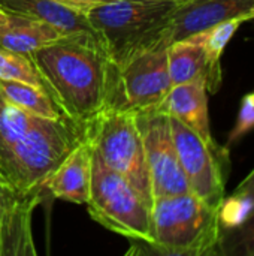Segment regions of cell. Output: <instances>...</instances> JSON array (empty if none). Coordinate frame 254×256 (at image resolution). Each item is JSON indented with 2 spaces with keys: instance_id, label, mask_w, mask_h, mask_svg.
Listing matches in <instances>:
<instances>
[{
  "instance_id": "6",
  "label": "cell",
  "mask_w": 254,
  "mask_h": 256,
  "mask_svg": "<svg viewBox=\"0 0 254 256\" xmlns=\"http://www.w3.org/2000/svg\"><path fill=\"white\" fill-rule=\"evenodd\" d=\"M88 130L94 153L105 165L127 178L151 208L154 198L136 112L109 106L90 122Z\"/></svg>"
},
{
  "instance_id": "14",
  "label": "cell",
  "mask_w": 254,
  "mask_h": 256,
  "mask_svg": "<svg viewBox=\"0 0 254 256\" xmlns=\"http://www.w3.org/2000/svg\"><path fill=\"white\" fill-rule=\"evenodd\" d=\"M168 68L172 86L183 84L199 76L207 81V90L211 80L207 50L204 45V32L175 40L168 46Z\"/></svg>"
},
{
  "instance_id": "16",
  "label": "cell",
  "mask_w": 254,
  "mask_h": 256,
  "mask_svg": "<svg viewBox=\"0 0 254 256\" xmlns=\"http://www.w3.org/2000/svg\"><path fill=\"white\" fill-rule=\"evenodd\" d=\"M0 8L9 14L45 21L63 34L91 30L85 14H79L54 0H0Z\"/></svg>"
},
{
  "instance_id": "13",
  "label": "cell",
  "mask_w": 254,
  "mask_h": 256,
  "mask_svg": "<svg viewBox=\"0 0 254 256\" xmlns=\"http://www.w3.org/2000/svg\"><path fill=\"white\" fill-rule=\"evenodd\" d=\"M157 110L178 118L181 123L196 132L207 144L217 146L210 129L208 90L204 76L172 86Z\"/></svg>"
},
{
  "instance_id": "25",
  "label": "cell",
  "mask_w": 254,
  "mask_h": 256,
  "mask_svg": "<svg viewBox=\"0 0 254 256\" xmlns=\"http://www.w3.org/2000/svg\"><path fill=\"white\" fill-rule=\"evenodd\" d=\"M7 21V12L0 8V27H3Z\"/></svg>"
},
{
  "instance_id": "11",
  "label": "cell",
  "mask_w": 254,
  "mask_h": 256,
  "mask_svg": "<svg viewBox=\"0 0 254 256\" xmlns=\"http://www.w3.org/2000/svg\"><path fill=\"white\" fill-rule=\"evenodd\" d=\"M247 15L254 20V0H190L181 3L165 28L169 44L208 30L214 24Z\"/></svg>"
},
{
  "instance_id": "19",
  "label": "cell",
  "mask_w": 254,
  "mask_h": 256,
  "mask_svg": "<svg viewBox=\"0 0 254 256\" xmlns=\"http://www.w3.org/2000/svg\"><path fill=\"white\" fill-rule=\"evenodd\" d=\"M220 255L254 256V212L237 228L222 231Z\"/></svg>"
},
{
  "instance_id": "5",
  "label": "cell",
  "mask_w": 254,
  "mask_h": 256,
  "mask_svg": "<svg viewBox=\"0 0 254 256\" xmlns=\"http://www.w3.org/2000/svg\"><path fill=\"white\" fill-rule=\"evenodd\" d=\"M90 216L106 230L130 240L151 242V208L139 192L94 153L87 201Z\"/></svg>"
},
{
  "instance_id": "12",
  "label": "cell",
  "mask_w": 254,
  "mask_h": 256,
  "mask_svg": "<svg viewBox=\"0 0 254 256\" xmlns=\"http://www.w3.org/2000/svg\"><path fill=\"white\" fill-rule=\"evenodd\" d=\"M91 159L93 142L88 130L85 138L49 176L45 183V190L57 200L87 204L91 186Z\"/></svg>"
},
{
  "instance_id": "15",
  "label": "cell",
  "mask_w": 254,
  "mask_h": 256,
  "mask_svg": "<svg viewBox=\"0 0 254 256\" xmlns=\"http://www.w3.org/2000/svg\"><path fill=\"white\" fill-rule=\"evenodd\" d=\"M61 34L60 30L45 21L7 12V21L0 27V46L28 56L30 52L57 40Z\"/></svg>"
},
{
  "instance_id": "10",
  "label": "cell",
  "mask_w": 254,
  "mask_h": 256,
  "mask_svg": "<svg viewBox=\"0 0 254 256\" xmlns=\"http://www.w3.org/2000/svg\"><path fill=\"white\" fill-rule=\"evenodd\" d=\"M39 196L13 189L0 174V256H34L31 218Z\"/></svg>"
},
{
  "instance_id": "23",
  "label": "cell",
  "mask_w": 254,
  "mask_h": 256,
  "mask_svg": "<svg viewBox=\"0 0 254 256\" xmlns=\"http://www.w3.org/2000/svg\"><path fill=\"white\" fill-rule=\"evenodd\" d=\"M54 2H57L69 9H73L79 14H87L94 6L106 3V2H112V0H54Z\"/></svg>"
},
{
  "instance_id": "2",
  "label": "cell",
  "mask_w": 254,
  "mask_h": 256,
  "mask_svg": "<svg viewBox=\"0 0 254 256\" xmlns=\"http://www.w3.org/2000/svg\"><path fill=\"white\" fill-rule=\"evenodd\" d=\"M87 132L88 123L30 114L0 92V174L18 192L42 198L49 176Z\"/></svg>"
},
{
  "instance_id": "20",
  "label": "cell",
  "mask_w": 254,
  "mask_h": 256,
  "mask_svg": "<svg viewBox=\"0 0 254 256\" xmlns=\"http://www.w3.org/2000/svg\"><path fill=\"white\" fill-rule=\"evenodd\" d=\"M0 80H16L43 87L42 80L31 60L13 51L0 46Z\"/></svg>"
},
{
  "instance_id": "8",
  "label": "cell",
  "mask_w": 254,
  "mask_h": 256,
  "mask_svg": "<svg viewBox=\"0 0 254 256\" xmlns=\"http://www.w3.org/2000/svg\"><path fill=\"white\" fill-rule=\"evenodd\" d=\"M168 46L169 40L165 36L118 70L117 90L111 106L135 112L159 108L172 88Z\"/></svg>"
},
{
  "instance_id": "1",
  "label": "cell",
  "mask_w": 254,
  "mask_h": 256,
  "mask_svg": "<svg viewBox=\"0 0 254 256\" xmlns=\"http://www.w3.org/2000/svg\"><path fill=\"white\" fill-rule=\"evenodd\" d=\"M27 57L67 118L87 124L112 105L118 70L91 30L61 34Z\"/></svg>"
},
{
  "instance_id": "22",
  "label": "cell",
  "mask_w": 254,
  "mask_h": 256,
  "mask_svg": "<svg viewBox=\"0 0 254 256\" xmlns=\"http://www.w3.org/2000/svg\"><path fill=\"white\" fill-rule=\"evenodd\" d=\"M254 129V90L252 93L246 94L241 100V106H240V112H238V118L235 122L234 129L229 134L228 138V144L226 147L238 142L243 136H246L249 132H252Z\"/></svg>"
},
{
  "instance_id": "4",
  "label": "cell",
  "mask_w": 254,
  "mask_h": 256,
  "mask_svg": "<svg viewBox=\"0 0 254 256\" xmlns=\"http://www.w3.org/2000/svg\"><path fill=\"white\" fill-rule=\"evenodd\" d=\"M181 3L112 0L85 14L91 32L120 70L129 60L165 38V28Z\"/></svg>"
},
{
  "instance_id": "18",
  "label": "cell",
  "mask_w": 254,
  "mask_h": 256,
  "mask_svg": "<svg viewBox=\"0 0 254 256\" xmlns=\"http://www.w3.org/2000/svg\"><path fill=\"white\" fill-rule=\"evenodd\" d=\"M250 20H252L250 16L241 15V16L220 21V22L214 24L213 27H210L208 30H204V45L207 50L210 70H211L208 92H211V93L219 92L222 81H223V72H222V64H220L222 54L226 50L231 39L234 38V34L241 27V24H244L246 21H250Z\"/></svg>"
},
{
  "instance_id": "3",
  "label": "cell",
  "mask_w": 254,
  "mask_h": 256,
  "mask_svg": "<svg viewBox=\"0 0 254 256\" xmlns=\"http://www.w3.org/2000/svg\"><path fill=\"white\" fill-rule=\"evenodd\" d=\"M220 238L219 208H213L192 192H186L154 200L151 207V242L130 240L127 254L220 255Z\"/></svg>"
},
{
  "instance_id": "17",
  "label": "cell",
  "mask_w": 254,
  "mask_h": 256,
  "mask_svg": "<svg viewBox=\"0 0 254 256\" xmlns=\"http://www.w3.org/2000/svg\"><path fill=\"white\" fill-rule=\"evenodd\" d=\"M0 92L6 100L30 114L54 120L66 117L43 87L16 80H0Z\"/></svg>"
},
{
  "instance_id": "24",
  "label": "cell",
  "mask_w": 254,
  "mask_h": 256,
  "mask_svg": "<svg viewBox=\"0 0 254 256\" xmlns=\"http://www.w3.org/2000/svg\"><path fill=\"white\" fill-rule=\"evenodd\" d=\"M234 194L247 198L249 201H252V204L254 206V170L250 172V176L247 178H244L241 182V184L235 189Z\"/></svg>"
},
{
  "instance_id": "7",
  "label": "cell",
  "mask_w": 254,
  "mask_h": 256,
  "mask_svg": "<svg viewBox=\"0 0 254 256\" xmlns=\"http://www.w3.org/2000/svg\"><path fill=\"white\" fill-rule=\"evenodd\" d=\"M169 122L190 192L210 207L220 208L226 196V180L229 176L228 147L207 144L196 132L175 117L169 116Z\"/></svg>"
},
{
  "instance_id": "9",
  "label": "cell",
  "mask_w": 254,
  "mask_h": 256,
  "mask_svg": "<svg viewBox=\"0 0 254 256\" xmlns=\"http://www.w3.org/2000/svg\"><path fill=\"white\" fill-rule=\"evenodd\" d=\"M142 138L153 198L190 192L172 138L169 116L160 110L136 112Z\"/></svg>"
},
{
  "instance_id": "21",
  "label": "cell",
  "mask_w": 254,
  "mask_h": 256,
  "mask_svg": "<svg viewBox=\"0 0 254 256\" xmlns=\"http://www.w3.org/2000/svg\"><path fill=\"white\" fill-rule=\"evenodd\" d=\"M253 212L254 206L247 198L240 196L237 194H232L231 196H225L219 208V219H220L222 231L240 226Z\"/></svg>"
},
{
  "instance_id": "26",
  "label": "cell",
  "mask_w": 254,
  "mask_h": 256,
  "mask_svg": "<svg viewBox=\"0 0 254 256\" xmlns=\"http://www.w3.org/2000/svg\"><path fill=\"white\" fill-rule=\"evenodd\" d=\"M151 2H174V3H186L190 0H151Z\"/></svg>"
}]
</instances>
